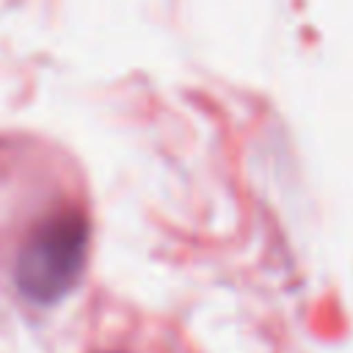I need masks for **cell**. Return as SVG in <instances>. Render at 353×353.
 <instances>
[{"mask_svg":"<svg viewBox=\"0 0 353 353\" xmlns=\"http://www.w3.org/2000/svg\"><path fill=\"white\" fill-rule=\"evenodd\" d=\"M85 256L88 218L77 207H61L25 234L14 259V284L30 303H55L80 281Z\"/></svg>","mask_w":353,"mask_h":353,"instance_id":"6da1fadb","label":"cell"}]
</instances>
